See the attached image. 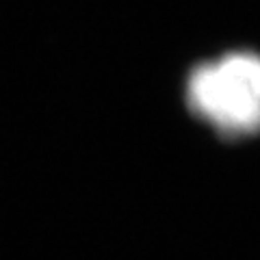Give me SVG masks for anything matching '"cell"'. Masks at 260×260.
<instances>
[{"instance_id":"6da1fadb","label":"cell","mask_w":260,"mask_h":260,"mask_svg":"<svg viewBox=\"0 0 260 260\" xmlns=\"http://www.w3.org/2000/svg\"><path fill=\"white\" fill-rule=\"evenodd\" d=\"M186 107L223 139L260 133V54L225 52L189 72Z\"/></svg>"}]
</instances>
